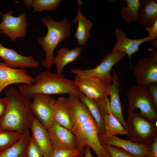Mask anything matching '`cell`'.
Returning <instances> with one entry per match:
<instances>
[{
	"instance_id": "1",
	"label": "cell",
	"mask_w": 157,
	"mask_h": 157,
	"mask_svg": "<svg viewBox=\"0 0 157 157\" xmlns=\"http://www.w3.org/2000/svg\"><path fill=\"white\" fill-rule=\"evenodd\" d=\"M72 127L78 150L84 154V147L89 146L97 157H111L100 142L97 124L89 110L79 97L69 95L67 98Z\"/></svg>"
},
{
	"instance_id": "2",
	"label": "cell",
	"mask_w": 157,
	"mask_h": 157,
	"mask_svg": "<svg viewBox=\"0 0 157 157\" xmlns=\"http://www.w3.org/2000/svg\"><path fill=\"white\" fill-rule=\"evenodd\" d=\"M5 95L7 105L5 113L0 117V128L23 133L30 129L34 117L29 99L13 86L7 90Z\"/></svg>"
},
{
	"instance_id": "3",
	"label": "cell",
	"mask_w": 157,
	"mask_h": 157,
	"mask_svg": "<svg viewBox=\"0 0 157 157\" xmlns=\"http://www.w3.org/2000/svg\"><path fill=\"white\" fill-rule=\"evenodd\" d=\"M34 79L32 84H23L18 87L19 92L29 99L37 93L49 95L67 94L79 97L82 93L76 87L73 80L66 78L62 73H52L49 70L47 69L36 76Z\"/></svg>"
},
{
	"instance_id": "4",
	"label": "cell",
	"mask_w": 157,
	"mask_h": 157,
	"mask_svg": "<svg viewBox=\"0 0 157 157\" xmlns=\"http://www.w3.org/2000/svg\"><path fill=\"white\" fill-rule=\"evenodd\" d=\"M41 23L47 28L46 35L38 39V43L41 45L45 54L42 65L49 70L54 65V52L58 44L70 35L71 25L67 17L59 22L55 21L49 16L43 17Z\"/></svg>"
},
{
	"instance_id": "5",
	"label": "cell",
	"mask_w": 157,
	"mask_h": 157,
	"mask_svg": "<svg viewBox=\"0 0 157 157\" xmlns=\"http://www.w3.org/2000/svg\"><path fill=\"white\" fill-rule=\"evenodd\" d=\"M126 122L129 140L134 143L149 146L157 137V124L140 113L128 114Z\"/></svg>"
},
{
	"instance_id": "6",
	"label": "cell",
	"mask_w": 157,
	"mask_h": 157,
	"mask_svg": "<svg viewBox=\"0 0 157 157\" xmlns=\"http://www.w3.org/2000/svg\"><path fill=\"white\" fill-rule=\"evenodd\" d=\"M127 95L129 101L128 115L133 112L136 108H139L141 114L157 124V112L153 107L151 95L147 87L138 85L132 86L128 90Z\"/></svg>"
},
{
	"instance_id": "7",
	"label": "cell",
	"mask_w": 157,
	"mask_h": 157,
	"mask_svg": "<svg viewBox=\"0 0 157 157\" xmlns=\"http://www.w3.org/2000/svg\"><path fill=\"white\" fill-rule=\"evenodd\" d=\"M126 55V54L123 52L111 51L95 67L88 69H71L70 72L76 76L112 83L113 78L110 73L111 69L115 64L122 60Z\"/></svg>"
},
{
	"instance_id": "8",
	"label": "cell",
	"mask_w": 157,
	"mask_h": 157,
	"mask_svg": "<svg viewBox=\"0 0 157 157\" xmlns=\"http://www.w3.org/2000/svg\"><path fill=\"white\" fill-rule=\"evenodd\" d=\"M32 97L33 101L30 104L32 114L48 129L55 122L53 114L56 99L50 95L41 93L36 94Z\"/></svg>"
},
{
	"instance_id": "9",
	"label": "cell",
	"mask_w": 157,
	"mask_h": 157,
	"mask_svg": "<svg viewBox=\"0 0 157 157\" xmlns=\"http://www.w3.org/2000/svg\"><path fill=\"white\" fill-rule=\"evenodd\" d=\"M14 13L13 10H10L2 14V21L0 23V33L8 36L13 42L26 36L28 25L25 11L17 17L13 16Z\"/></svg>"
},
{
	"instance_id": "10",
	"label": "cell",
	"mask_w": 157,
	"mask_h": 157,
	"mask_svg": "<svg viewBox=\"0 0 157 157\" xmlns=\"http://www.w3.org/2000/svg\"><path fill=\"white\" fill-rule=\"evenodd\" d=\"M73 81L79 91L89 99L96 100L110 95L112 83L77 76Z\"/></svg>"
},
{
	"instance_id": "11",
	"label": "cell",
	"mask_w": 157,
	"mask_h": 157,
	"mask_svg": "<svg viewBox=\"0 0 157 157\" xmlns=\"http://www.w3.org/2000/svg\"><path fill=\"white\" fill-rule=\"evenodd\" d=\"M133 69L137 85L147 87L151 83H157V60L150 57H142Z\"/></svg>"
},
{
	"instance_id": "12",
	"label": "cell",
	"mask_w": 157,
	"mask_h": 157,
	"mask_svg": "<svg viewBox=\"0 0 157 157\" xmlns=\"http://www.w3.org/2000/svg\"><path fill=\"white\" fill-rule=\"evenodd\" d=\"M48 131L53 149H78L75 136L70 130L55 122Z\"/></svg>"
},
{
	"instance_id": "13",
	"label": "cell",
	"mask_w": 157,
	"mask_h": 157,
	"mask_svg": "<svg viewBox=\"0 0 157 157\" xmlns=\"http://www.w3.org/2000/svg\"><path fill=\"white\" fill-rule=\"evenodd\" d=\"M34 78L29 75L25 69L13 68L0 62V95L2 90L12 84L24 83L31 85Z\"/></svg>"
},
{
	"instance_id": "14",
	"label": "cell",
	"mask_w": 157,
	"mask_h": 157,
	"mask_svg": "<svg viewBox=\"0 0 157 157\" xmlns=\"http://www.w3.org/2000/svg\"><path fill=\"white\" fill-rule=\"evenodd\" d=\"M0 57L6 65L13 68H35L39 65L38 62L33 55H22L14 49L4 47L1 42Z\"/></svg>"
},
{
	"instance_id": "15",
	"label": "cell",
	"mask_w": 157,
	"mask_h": 157,
	"mask_svg": "<svg viewBox=\"0 0 157 157\" xmlns=\"http://www.w3.org/2000/svg\"><path fill=\"white\" fill-rule=\"evenodd\" d=\"M116 41L111 51H121L125 53L128 57L130 62L131 69L133 67L131 63L132 55L140 50V47L142 43L153 40L148 35L138 39H131L127 38L126 33L119 29L115 32Z\"/></svg>"
},
{
	"instance_id": "16",
	"label": "cell",
	"mask_w": 157,
	"mask_h": 157,
	"mask_svg": "<svg viewBox=\"0 0 157 157\" xmlns=\"http://www.w3.org/2000/svg\"><path fill=\"white\" fill-rule=\"evenodd\" d=\"M99 140L102 144L115 146L121 148L136 157H143L150 146L141 145L129 140L122 139L115 136L99 134Z\"/></svg>"
},
{
	"instance_id": "17",
	"label": "cell",
	"mask_w": 157,
	"mask_h": 157,
	"mask_svg": "<svg viewBox=\"0 0 157 157\" xmlns=\"http://www.w3.org/2000/svg\"><path fill=\"white\" fill-rule=\"evenodd\" d=\"M30 129L31 136L40 149L44 157H49L53 149L47 129L34 116Z\"/></svg>"
},
{
	"instance_id": "18",
	"label": "cell",
	"mask_w": 157,
	"mask_h": 157,
	"mask_svg": "<svg viewBox=\"0 0 157 157\" xmlns=\"http://www.w3.org/2000/svg\"><path fill=\"white\" fill-rule=\"evenodd\" d=\"M112 72L113 79L110 89V94L109 99V107L112 114L128 131L126 122L123 117L120 100V84L119 78L115 70L113 69Z\"/></svg>"
},
{
	"instance_id": "19",
	"label": "cell",
	"mask_w": 157,
	"mask_h": 157,
	"mask_svg": "<svg viewBox=\"0 0 157 157\" xmlns=\"http://www.w3.org/2000/svg\"><path fill=\"white\" fill-rule=\"evenodd\" d=\"M82 3L81 0L77 1L78 10L76 16L73 21L74 23H77V28L74 37L76 39L79 46H83L86 44L91 36L90 31L92 26V23L87 19L81 12L80 8Z\"/></svg>"
},
{
	"instance_id": "20",
	"label": "cell",
	"mask_w": 157,
	"mask_h": 157,
	"mask_svg": "<svg viewBox=\"0 0 157 157\" xmlns=\"http://www.w3.org/2000/svg\"><path fill=\"white\" fill-rule=\"evenodd\" d=\"M157 20V1H140L139 9L138 25L145 28L152 25Z\"/></svg>"
},
{
	"instance_id": "21",
	"label": "cell",
	"mask_w": 157,
	"mask_h": 157,
	"mask_svg": "<svg viewBox=\"0 0 157 157\" xmlns=\"http://www.w3.org/2000/svg\"><path fill=\"white\" fill-rule=\"evenodd\" d=\"M81 49V48L79 46L71 49L65 47L59 49L54 60V64L56 67L57 73L62 74L63 69L66 65L75 61L78 58Z\"/></svg>"
},
{
	"instance_id": "22",
	"label": "cell",
	"mask_w": 157,
	"mask_h": 157,
	"mask_svg": "<svg viewBox=\"0 0 157 157\" xmlns=\"http://www.w3.org/2000/svg\"><path fill=\"white\" fill-rule=\"evenodd\" d=\"M55 122L71 130L72 123L68 108L67 98L58 97L56 100L54 110Z\"/></svg>"
},
{
	"instance_id": "23",
	"label": "cell",
	"mask_w": 157,
	"mask_h": 157,
	"mask_svg": "<svg viewBox=\"0 0 157 157\" xmlns=\"http://www.w3.org/2000/svg\"><path fill=\"white\" fill-rule=\"evenodd\" d=\"M105 131L103 133L107 135H129L127 131L121 124L111 111L110 108L108 112L103 117Z\"/></svg>"
},
{
	"instance_id": "24",
	"label": "cell",
	"mask_w": 157,
	"mask_h": 157,
	"mask_svg": "<svg viewBox=\"0 0 157 157\" xmlns=\"http://www.w3.org/2000/svg\"><path fill=\"white\" fill-rule=\"evenodd\" d=\"M31 136L29 129H28L23 134L17 142L0 152V157H24L25 150Z\"/></svg>"
},
{
	"instance_id": "25",
	"label": "cell",
	"mask_w": 157,
	"mask_h": 157,
	"mask_svg": "<svg viewBox=\"0 0 157 157\" xmlns=\"http://www.w3.org/2000/svg\"><path fill=\"white\" fill-rule=\"evenodd\" d=\"M79 97L86 106L94 119L98 127L99 134L104 133L105 129L104 120L96 102L94 100L87 97L83 93Z\"/></svg>"
},
{
	"instance_id": "26",
	"label": "cell",
	"mask_w": 157,
	"mask_h": 157,
	"mask_svg": "<svg viewBox=\"0 0 157 157\" xmlns=\"http://www.w3.org/2000/svg\"><path fill=\"white\" fill-rule=\"evenodd\" d=\"M126 6L121 10V15L127 24L138 21L140 1L139 0H126Z\"/></svg>"
},
{
	"instance_id": "27",
	"label": "cell",
	"mask_w": 157,
	"mask_h": 157,
	"mask_svg": "<svg viewBox=\"0 0 157 157\" xmlns=\"http://www.w3.org/2000/svg\"><path fill=\"white\" fill-rule=\"evenodd\" d=\"M23 133L0 128V152L12 146L21 138Z\"/></svg>"
},
{
	"instance_id": "28",
	"label": "cell",
	"mask_w": 157,
	"mask_h": 157,
	"mask_svg": "<svg viewBox=\"0 0 157 157\" xmlns=\"http://www.w3.org/2000/svg\"><path fill=\"white\" fill-rule=\"evenodd\" d=\"M60 0H32L31 7L33 8V13L44 10L53 11L59 6Z\"/></svg>"
},
{
	"instance_id": "29",
	"label": "cell",
	"mask_w": 157,
	"mask_h": 157,
	"mask_svg": "<svg viewBox=\"0 0 157 157\" xmlns=\"http://www.w3.org/2000/svg\"><path fill=\"white\" fill-rule=\"evenodd\" d=\"M24 157H44L31 135L25 150Z\"/></svg>"
},
{
	"instance_id": "30",
	"label": "cell",
	"mask_w": 157,
	"mask_h": 157,
	"mask_svg": "<svg viewBox=\"0 0 157 157\" xmlns=\"http://www.w3.org/2000/svg\"><path fill=\"white\" fill-rule=\"evenodd\" d=\"M102 145L109 153L111 157H136L118 147L106 144H103Z\"/></svg>"
},
{
	"instance_id": "31",
	"label": "cell",
	"mask_w": 157,
	"mask_h": 157,
	"mask_svg": "<svg viewBox=\"0 0 157 157\" xmlns=\"http://www.w3.org/2000/svg\"><path fill=\"white\" fill-rule=\"evenodd\" d=\"M80 153L78 149L69 150L62 149H53L49 157H77Z\"/></svg>"
},
{
	"instance_id": "32",
	"label": "cell",
	"mask_w": 157,
	"mask_h": 157,
	"mask_svg": "<svg viewBox=\"0 0 157 157\" xmlns=\"http://www.w3.org/2000/svg\"><path fill=\"white\" fill-rule=\"evenodd\" d=\"M147 88L151 97L152 105L154 108L157 112V84L153 83L149 84Z\"/></svg>"
},
{
	"instance_id": "33",
	"label": "cell",
	"mask_w": 157,
	"mask_h": 157,
	"mask_svg": "<svg viewBox=\"0 0 157 157\" xmlns=\"http://www.w3.org/2000/svg\"><path fill=\"white\" fill-rule=\"evenodd\" d=\"M143 157H157V137L152 142Z\"/></svg>"
},
{
	"instance_id": "34",
	"label": "cell",
	"mask_w": 157,
	"mask_h": 157,
	"mask_svg": "<svg viewBox=\"0 0 157 157\" xmlns=\"http://www.w3.org/2000/svg\"><path fill=\"white\" fill-rule=\"evenodd\" d=\"M148 33V35L153 40L157 37V20L150 26L145 28Z\"/></svg>"
},
{
	"instance_id": "35",
	"label": "cell",
	"mask_w": 157,
	"mask_h": 157,
	"mask_svg": "<svg viewBox=\"0 0 157 157\" xmlns=\"http://www.w3.org/2000/svg\"><path fill=\"white\" fill-rule=\"evenodd\" d=\"M7 102L6 97L0 98V117L5 113L7 107Z\"/></svg>"
},
{
	"instance_id": "36",
	"label": "cell",
	"mask_w": 157,
	"mask_h": 157,
	"mask_svg": "<svg viewBox=\"0 0 157 157\" xmlns=\"http://www.w3.org/2000/svg\"><path fill=\"white\" fill-rule=\"evenodd\" d=\"M91 148L88 145H86L84 147V154L85 157H93L91 151Z\"/></svg>"
},
{
	"instance_id": "37",
	"label": "cell",
	"mask_w": 157,
	"mask_h": 157,
	"mask_svg": "<svg viewBox=\"0 0 157 157\" xmlns=\"http://www.w3.org/2000/svg\"><path fill=\"white\" fill-rule=\"evenodd\" d=\"M32 0H23L22 2L23 4L26 6V8L29 9L31 8V4Z\"/></svg>"
},
{
	"instance_id": "38",
	"label": "cell",
	"mask_w": 157,
	"mask_h": 157,
	"mask_svg": "<svg viewBox=\"0 0 157 157\" xmlns=\"http://www.w3.org/2000/svg\"><path fill=\"white\" fill-rule=\"evenodd\" d=\"M77 157H85L84 154L80 153Z\"/></svg>"
},
{
	"instance_id": "39",
	"label": "cell",
	"mask_w": 157,
	"mask_h": 157,
	"mask_svg": "<svg viewBox=\"0 0 157 157\" xmlns=\"http://www.w3.org/2000/svg\"><path fill=\"white\" fill-rule=\"evenodd\" d=\"M1 14H2L1 12V11L0 10V17L1 16Z\"/></svg>"
}]
</instances>
